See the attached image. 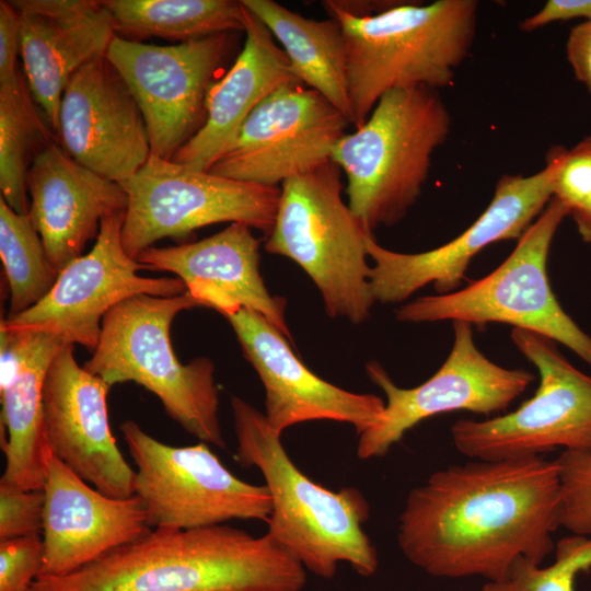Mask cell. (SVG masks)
I'll list each match as a JSON object with an SVG mask.
<instances>
[{"label":"cell","mask_w":591,"mask_h":591,"mask_svg":"<svg viewBox=\"0 0 591 591\" xmlns=\"http://www.w3.org/2000/svg\"><path fill=\"white\" fill-rule=\"evenodd\" d=\"M556 148L558 165L553 181V197L570 213L591 197V149L581 141L570 150Z\"/></svg>","instance_id":"obj_34"},{"label":"cell","mask_w":591,"mask_h":591,"mask_svg":"<svg viewBox=\"0 0 591 591\" xmlns=\"http://www.w3.org/2000/svg\"><path fill=\"white\" fill-rule=\"evenodd\" d=\"M453 345L440 369L416 387L397 386L378 361L366 364L372 383L386 396L372 428L358 436L361 460L382 457L416 425L432 416L466 410L484 416L505 412L535 380L524 369L489 360L476 346L472 324L453 322Z\"/></svg>","instance_id":"obj_13"},{"label":"cell","mask_w":591,"mask_h":591,"mask_svg":"<svg viewBox=\"0 0 591 591\" xmlns=\"http://www.w3.org/2000/svg\"><path fill=\"white\" fill-rule=\"evenodd\" d=\"M72 345L53 359L43 386L44 425L50 451L102 494L135 495V470L111 430L106 398L112 386L79 366Z\"/></svg>","instance_id":"obj_17"},{"label":"cell","mask_w":591,"mask_h":591,"mask_svg":"<svg viewBox=\"0 0 591 591\" xmlns=\"http://www.w3.org/2000/svg\"><path fill=\"white\" fill-rule=\"evenodd\" d=\"M231 408L234 459L262 472L271 497L266 533L320 578L332 579L339 563L362 577L373 576L379 557L362 529L370 517L363 494L355 487L333 491L316 484L292 462L264 413L239 396L231 398Z\"/></svg>","instance_id":"obj_3"},{"label":"cell","mask_w":591,"mask_h":591,"mask_svg":"<svg viewBox=\"0 0 591 591\" xmlns=\"http://www.w3.org/2000/svg\"><path fill=\"white\" fill-rule=\"evenodd\" d=\"M569 210L552 198L493 273L448 294L420 297L396 311L401 322L463 321L477 326L510 324L571 349L591 368V336L558 302L548 276L553 239Z\"/></svg>","instance_id":"obj_8"},{"label":"cell","mask_w":591,"mask_h":591,"mask_svg":"<svg viewBox=\"0 0 591 591\" xmlns=\"http://www.w3.org/2000/svg\"><path fill=\"white\" fill-rule=\"evenodd\" d=\"M477 8L475 0H402L367 18L326 11L344 33L352 125L391 90L453 84L475 39Z\"/></svg>","instance_id":"obj_4"},{"label":"cell","mask_w":591,"mask_h":591,"mask_svg":"<svg viewBox=\"0 0 591 591\" xmlns=\"http://www.w3.org/2000/svg\"><path fill=\"white\" fill-rule=\"evenodd\" d=\"M306 570L267 533L225 524L152 529L78 570L38 577L30 591H302Z\"/></svg>","instance_id":"obj_2"},{"label":"cell","mask_w":591,"mask_h":591,"mask_svg":"<svg viewBox=\"0 0 591 591\" xmlns=\"http://www.w3.org/2000/svg\"><path fill=\"white\" fill-rule=\"evenodd\" d=\"M0 257L10 289L8 316L35 305L51 290L60 271L49 260L28 215L16 213L0 196Z\"/></svg>","instance_id":"obj_29"},{"label":"cell","mask_w":591,"mask_h":591,"mask_svg":"<svg viewBox=\"0 0 591 591\" xmlns=\"http://www.w3.org/2000/svg\"><path fill=\"white\" fill-rule=\"evenodd\" d=\"M560 526L556 459L474 460L436 471L408 493L397 543L432 577L500 582L521 557L542 565Z\"/></svg>","instance_id":"obj_1"},{"label":"cell","mask_w":591,"mask_h":591,"mask_svg":"<svg viewBox=\"0 0 591 591\" xmlns=\"http://www.w3.org/2000/svg\"><path fill=\"white\" fill-rule=\"evenodd\" d=\"M259 245L250 225L233 222L197 242L151 246L136 259L150 270L174 274L201 306L222 315L240 308L253 310L291 341L286 301L269 293L259 273Z\"/></svg>","instance_id":"obj_22"},{"label":"cell","mask_w":591,"mask_h":591,"mask_svg":"<svg viewBox=\"0 0 591 591\" xmlns=\"http://www.w3.org/2000/svg\"><path fill=\"white\" fill-rule=\"evenodd\" d=\"M573 19L591 22V0H547L536 13L521 22V30L532 32L554 22Z\"/></svg>","instance_id":"obj_35"},{"label":"cell","mask_w":591,"mask_h":591,"mask_svg":"<svg viewBox=\"0 0 591 591\" xmlns=\"http://www.w3.org/2000/svg\"><path fill=\"white\" fill-rule=\"evenodd\" d=\"M566 56L576 79L591 95V22L583 21L570 30Z\"/></svg>","instance_id":"obj_36"},{"label":"cell","mask_w":591,"mask_h":591,"mask_svg":"<svg viewBox=\"0 0 591 591\" xmlns=\"http://www.w3.org/2000/svg\"><path fill=\"white\" fill-rule=\"evenodd\" d=\"M44 503V490L0 482V542L42 534Z\"/></svg>","instance_id":"obj_33"},{"label":"cell","mask_w":591,"mask_h":591,"mask_svg":"<svg viewBox=\"0 0 591 591\" xmlns=\"http://www.w3.org/2000/svg\"><path fill=\"white\" fill-rule=\"evenodd\" d=\"M43 561L42 534L0 542V591H30Z\"/></svg>","instance_id":"obj_32"},{"label":"cell","mask_w":591,"mask_h":591,"mask_svg":"<svg viewBox=\"0 0 591 591\" xmlns=\"http://www.w3.org/2000/svg\"><path fill=\"white\" fill-rule=\"evenodd\" d=\"M26 188L28 217L59 271L83 255L104 217L126 211L128 205L120 184L74 161L58 141L36 154Z\"/></svg>","instance_id":"obj_23"},{"label":"cell","mask_w":591,"mask_h":591,"mask_svg":"<svg viewBox=\"0 0 591 591\" xmlns=\"http://www.w3.org/2000/svg\"><path fill=\"white\" fill-rule=\"evenodd\" d=\"M43 490L44 561L39 577L69 575L152 530L138 496L102 494L50 450Z\"/></svg>","instance_id":"obj_20"},{"label":"cell","mask_w":591,"mask_h":591,"mask_svg":"<svg viewBox=\"0 0 591 591\" xmlns=\"http://www.w3.org/2000/svg\"><path fill=\"white\" fill-rule=\"evenodd\" d=\"M229 47V33L171 46L114 36L105 57L134 95L151 154L172 160L204 126L206 99Z\"/></svg>","instance_id":"obj_15"},{"label":"cell","mask_w":591,"mask_h":591,"mask_svg":"<svg viewBox=\"0 0 591 591\" xmlns=\"http://www.w3.org/2000/svg\"><path fill=\"white\" fill-rule=\"evenodd\" d=\"M582 142L591 149V136L584 137Z\"/></svg>","instance_id":"obj_38"},{"label":"cell","mask_w":591,"mask_h":591,"mask_svg":"<svg viewBox=\"0 0 591 591\" xmlns=\"http://www.w3.org/2000/svg\"><path fill=\"white\" fill-rule=\"evenodd\" d=\"M561 493V526L591 536V451H563L556 457Z\"/></svg>","instance_id":"obj_31"},{"label":"cell","mask_w":591,"mask_h":591,"mask_svg":"<svg viewBox=\"0 0 591 591\" xmlns=\"http://www.w3.org/2000/svg\"><path fill=\"white\" fill-rule=\"evenodd\" d=\"M368 232L341 197L340 169L328 160L281 184L266 252L296 262L318 289L326 313L364 322L375 303Z\"/></svg>","instance_id":"obj_7"},{"label":"cell","mask_w":591,"mask_h":591,"mask_svg":"<svg viewBox=\"0 0 591 591\" xmlns=\"http://www.w3.org/2000/svg\"><path fill=\"white\" fill-rule=\"evenodd\" d=\"M120 431L136 465L135 495L151 529L188 530L270 517L267 486L237 478L208 443L170 445L132 420L124 421Z\"/></svg>","instance_id":"obj_10"},{"label":"cell","mask_w":591,"mask_h":591,"mask_svg":"<svg viewBox=\"0 0 591 591\" xmlns=\"http://www.w3.org/2000/svg\"><path fill=\"white\" fill-rule=\"evenodd\" d=\"M282 46L293 74L337 107L352 125L344 33L335 19L313 20L273 0H242Z\"/></svg>","instance_id":"obj_26"},{"label":"cell","mask_w":591,"mask_h":591,"mask_svg":"<svg viewBox=\"0 0 591 591\" xmlns=\"http://www.w3.org/2000/svg\"><path fill=\"white\" fill-rule=\"evenodd\" d=\"M558 165L557 148L535 174L503 175L484 212L460 235L421 253H398L381 246L369 233L366 250L373 260L370 286L375 302L401 303L432 283L438 294L453 292L462 283L470 263L486 246L519 240L553 198Z\"/></svg>","instance_id":"obj_12"},{"label":"cell","mask_w":591,"mask_h":591,"mask_svg":"<svg viewBox=\"0 0 591 591\" xmlns=\"http://www.w3.org/2000/svg\"><path fill=\"white\" fill-rule=\"evenodd\" d=\"M14 373L0 389L1 427L8 431L1 442L5 466L0 482L43 490L50 450L44 425L43 386L53 359L66 344L46 333L14 332Z\"/></svg>","instance_id":"obj_25"},{"label":"cell","mask_w":591,"mask_h":591,"mask_svg":"<svg viewBox=\"0 0 591 591\" xmlns=\"http://www.w3.org/2000/svg\"><path fill=\"white\" fill-rule=\"evenodd\" d=\"M348 125L347 117L315 90L301 83L282 85L251 112L208 172L277 187L331 160Z\"/></svg>","instance_id":"obj_16"},{"label":"cell","mask_w":591,"mask_h":591,"mask_svg":"<svg viewBox=\"0 0 591 591\" xmlns=\"http://www.w3.org/2000/svg\"><path fill=\"white\" fill-rule=\"evenodd\" d=\"M450 130L438 90L415 86L383 94L364 124L337 142L331 160L344 171L348 206L368 232L407 215Z\"/></svg>","instance_id":"obj_5"},{"label":"cell","mask_w":591,"mask_h":591,"mask_svg":"<svg viewBox=\"0 0 591 591\" xmlns=\"http://www.w3.org/2000/svg\"><path fill=\"white\" fill-rule=\"evenodd\" d=\"M510 338L536 367L538 387L513 412L455 421L450 430L456 450L486 461L542 456L557 449L591 451V375L546 336L513 327Z\"/></svg>","instance_id":"obj_9"},{"label":"cell","mask_w":591,"mask_h":591,"mask_svg":"<svg viewBox=\"0 0 591 591\" xmlns=\"http://www.w3.org/2000/svg\"><path fill=\"white\" fill-rule=\"evenodd\" d=\"M115 31L138 40L161 37L186 43L243 31V7L232 0H102Z\"/></svg>","instance_id":"obj_27"},{"label":"cell","mask_w":591,"mask_h":591,"mask_svg":"<svg viewBox=\"0 0 591 591\" xmlns=\"http://www.w3.org/2000/svg\"><path fill=\"white\" fill-rule=\"evenodd\" d=\"M125 212L104 217L93 248L67 265L39 302L2 320L0 329L46 333L66 345L79 344L93 351L104 316L120 302L139 294L173 297L186 292L177 277L138 275L148 268L124 248Z\"/></svg>","instance_id":"obj_14"},{"label":"cell","mask_w":591,"mask_h":591,"mask_svg":"<svg viewBox=\"0 0 591 591\" xmlns=\"http://www.w3.org/2000/svg\"><path fill=\"white\" fill-rule=\"evenodd\" d=\"M581 571H591V536L570 535L555 546V560L541 567L521 557L507 579L486 582L483 591H575V579Z\"/></svg>","instance_id":"obj_30"},{"label":"cell","mask_w":591,"mask_h":591,"mask_svg":"<svg viewBox=\"0 0 591 591\" xmlns=\"http://www.w3.org/2000/svg\"><path fill=\"white\" fill-rule=\"evenodd\" d=\"M582 241L591 247V197L569 213Z\"/></svg>","instance_id":"obj_37"},{"label":"cell","mask_w":591,"mask_h":591,"mask_svg":"<svg viewBox=\"0 0 591 591\" xmlns=\"http://www.w3.org/2000/svg\"><path fill=\"white\" fill-rule=\"evenodd\" d=\"M120 186L128 197L121 241L135 259L161 239L183 240L220 222H242L268 236L280 198L278 187L218 176L152 154Z\"/></svg>","instance_id":"obj_11"},{"label":"cell","mask_w":591,"mask_h":591,"mask_svg":"<svg viewBox=\"0 0 591 591\" xmlns=\"http://www.w3.org/2000/svg\"><path fill=\"white\" fill-rule=\"evenodd\" d=\"M201 306L188 291L173 297L139 294L114 306L84 369L109 386L135 382L162 403L166 414L201 442L227 448L219 422L215 364L199 357L183 364L171 343L182 311Z\"/></svg>","instance_id":"obj_6"},{"label":"cell","mask_w":591,"mask_h":591,"mask_svg":"<svg viewBox=\"0 0 591 591\" xmlns=\"http://www.w3.org/2000/svg\"><path fill=\"white\" fill-rule=\"evenodd\" d=\"M58 140L74 161L118 184L149 160L142 113L105 56L85 63L69 79L60 103Z\"/></svg>","instance_id":"obj_18"},{"label":"cell","mask_w":591,"mask_h":591,"mask_svg":"<svg viewBox=\"0 0 591 591\" xmlns=\"http://www.w3.org/2000/svg\"><path fill=\"white\" fill-rule=\"evenodd\" d=\"M24 73L0 78V190L19 215H28L26 176L36 154L57 136L40 118Z\"/></svg>","instance_id":"obj_28"},{"label":"cell","mask_w":591,"mask_h":591,"mask_svg":"<svg viewBox=\"0 0 591 591\" xmlns=\"http://www.w3.org/2000/svg\"><path fill=\"white\" fill-rule=\"evenodd\" d=\"M223 316L263 382L264 414L278 433L311 420L350 424L358 436L376 425L385 407L381 397L349 392L317 376L257 312L240 308Z\"/></svg>","instance_id":"obj_19"},{"label":"cell","mask_w":591,"mask_h":591,"mask_svg":"<svg viewBox=\"0 0 591 591\" xmlns=\"http://www.w3.org/2000/svg\"><path fill=\"white\" fill-rule=\"evenodd\" d=\"M20 56L34 101L58 138L63 90L74 72L106 55L116 35L102 0H11Z\"/></svg>","instance_id":"obj_21"},{"label":"cell","mask_w":591,"mask_h":591,"mask_svg":"<svg viewBox=\"0 0 591 591\" xmlns=\"http://www.w3.org/2000/svg\"><path fill=\"white\" fill-rule=\"evenodd\" d=\"M242 7L246 36L243 49L221 80L210 85L204 126L172 159L195 170L211 167L265 97L282 85L301 83L269 30Z\"/></svg>","instance_id":"obj_24"}]
</instances>
